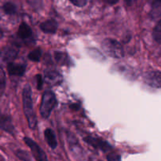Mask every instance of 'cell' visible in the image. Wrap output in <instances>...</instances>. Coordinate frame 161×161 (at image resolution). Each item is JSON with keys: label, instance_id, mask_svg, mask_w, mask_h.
I'll use <instances>...</instances> for the list:
<instances>
[{"label": "cell", "instance_id": "cell-28", "mask_svg": "<svg viewBox=\"0 0 161 161\" xmlns=\"http://www.w3.org/2000/svg\"><path fill=\"white\" fill-rule=\"evenodd\" d=\"M3 33L1 31H0V39H1L2 38H3Z\"/></svg>", "mask_w": 161, "mask_h": 161}, {"label": "cell", "instance_id": "cell-19", "mask_svg": "<svg viewBox=\"0 0 161 161\" xmlns=\"http://www.w3.org/2000/svg\"><path fill=\"white\" fill-rule=\"evenodd\" d=\"M16 155L18 157L20 160L23 161H31V157H30L29 154L24 150H17L16 152Z\"/></svg>", "mask_w": 161, "mask_h": 161}, {"label": "cell", "instance_id": "cell-6", "mask_svg": "<svg viewBox=\"0 0 161 161\" xmlns=\"http://www.w3.org/2000/svg\"><path fill=\"white\" fill-rule=\"evenodd\" d=\"M83 140H84L85 142L89 144L92 147L95 148V149H101L103 152H107V151L112 149V146L107 142L104 141V140L101 139V138H96V137L87 136L85 137Z\"/></svg>", "mask_w": 161, "mask_h": 161}, {"label": "cell", "instance_id": "cell-12", "mask_svg": "<svg viewBox=\"0 0 161 161\" xmlns=\"http://www.w3.org/2000/svg\"><path fill=\"white\" fill-rule=\"evenodd\" d=\"M44 135H45L46 141H47L49 146L53 149H56V147L58 146V141H57L56 135H55L54 132L50 128L46 129L45 132H44Z\"/></svg>", "mask_w": 161, "mask_h": 161}, {"label": "cell", "instance_id": "cell-23", "mask_svg": "<svg viewBox=\"0 0 161 161\" xmlns=\"http://www.w3.org/2000/svg\"><path fill=\"white\" fill-rule=\"evenodd\" d=\"M36 80H37V88L39 90H41L42 89V84H43V79H42V77L41 76V75H36Z\"/></svg>", "mask_w": 161, "mask_h": 161}, {"label": "cell", "instance_id": "cell-9", "mask_svg": "<svg viewBox=\"0 0 161 161\" xmlns=\"http://www.w3.org/2000/svg\"><path fill=\"white\" fill-rule=\"evenodd\" d=\"M0 129L9 134L14 133V127L12 119L9 116L0 114Z\"/></svg>", "mask_w": 161, "mask_h": 161}, {"label": "cell", "instance_id": "cell-15", "mask_svg": "<svg viewBox=\"0 0 161 161\" xmlns=\"http://www.w3.org/2000/svg\"><path fill=\"white\" fill-rule=\"evenodd\" d=\"M3 9L8 15H13V14H16V12H17V7H16V6L14 3H10V2H8V3H5L3 6Z\"/></svg>", "mask_w": 161, "mask_h": 161}, {"label": "cell", "instance_id": "cell-8", "mask_svg": "<svg viewBox=\"0 0 161 161\" xmlns=\"http://www.w3.org/2000/svg\"><path fill=\"white\" fill-rule=\"evenodd\" d=\"M44 80L47 84L55 86V85H58L61 83L62 76L57 71L47 70L44 73Z\"/></svg>", "mask_w": 161, "mask_h": 161}, {"label": "cell", "instance_id": "cell-2", "mask_svg": "<svg viewBox=\"0 0 161 161\" xmlns=\"http://www.w3.org/2000/svg\"><path fill=\"white\" fill-rule=\"evenodd\" d=\"M57 98L53 91H47L44 92L41 102L40 115L43 119H48L52 111L57 105Z\"/></svg>", "mask_w": 161, "mask_h": 161}, {"label": "cell", "instance_id": "cell-17", "mask_svg": "<svg viewBox=\"0 0 161 161\" xmlns=\"http://www.w3.org/2000/svg\"><path fill=\"white\" fill-rule=\"evenodd\" d=\"M41 56H42V51L40 50V49H35L34 50H32V51L29 53L28 59L32 61H35V62H37V61L40 60Z\"/></svg>", "mask_w": 161, "mask_h": 161}, {"label": "cell", "instance_id": "cell-7", "mask_svg": "<svg viewBox=\"0 0 161 161\" xmlns=\"http://www.w3.org/2000/svg\"><path fill=\"white\" fill-rule=\"evenodd\" d=\"M18 53V50L14 47H5L0 52V61L3 62H9L15 59Z\"/></svg>", "mask_w": 161, "mask_h": 161}, {"label": "cell", "instance_id": "cell-18", "mask_svg": "<svg viewBox=\"0 0 161 161\" xmlns=\"http://www.w3.org/2000/svg\"><path fill=\"white\" fill-rule=\"evenodd\" d=\"M30 6L36 10H40L42 8V0H27Z\"/></svg>", "mask_w": 161, "mask_h": 161}, {"label": "cell", "instance_id": "cell-25", "mask_svg": "<svg viewBox=\"0 0 161 161\" xmlns=\"http://www.w3.org/2000/svg\"><path fill=\"white\" fill-rule=\"evenodd\" d=\"M104 1H105L106 3H108V4L113 5V4H116V3H117L118 2H119V0H104Z\"/></svg>", "mask_w": 161, "mask_h": 161}, {"label": "cell", "instance_id": "cell-3", "mask_svg": "<svg viewBox=\"0 0 161 161\" xmlns=\"http://www.w3.org/2000/svg\"><path fill=\"white\" fill-rule=\"evenodd\" d=\"M102 48L108 56L114 58H122L124 56V50L122 45L113 39H105L102 42Z\"/></svg>", "mask_w": 161, "mask_h": 161}, {"label": "cell", "instance_id": "cell-26", "mask_svg": "<svg viewBox=\"0 0 161 161\" xmlns=\"http://www.w3.org/2000/svg\"><path fill=\"white\" fill-rule=\"evenodd\" d=\"M71 108H72V109L74 110H78L79 108H80V106H79L78 105H76V104H73V105H71Z\"/></svg>", "mask_w": 161, "mask_h": 161}, {"label": "cell", "instance_id": "cell-4", "mask_svg": "<svg viewBox=\"0 0 161 161\" xmlns=\"http://www.w3.org/2000/svg\"><path fill=\"white\" fill-rule=\"evenodd\" d=\"M24 141L26 143L27 146L30 148L32 156L36 161H48L45 152L41 149L40 146L36 142L33 141L30 138H28V137H25L24 138Z\"/></svg>", "mask_w": 161, "mask_h": 161}, {"label": "cell", "instance_id": "cell-21", "mask_svg": "<svg viewBox=\"0 0 161 161\" xmlns=\"http://www.w3.org/2000/svg\"><path fill=\"white\" fill-rule=\"evenodd\" d=\"M108 161H121L120 156L116 153H110L107 157Z\"/></svg>", "mask_w": 161, "mask_h": 161}, {"label": "cell", "instance_id": "cell-24", "mask_svg": "<svg viewBox=\"0 0 161 161\" xmlns=\"http://www.w3.org/2000/svg\"><path fill=\"white\" fill-rule=\"evenodd\" d=\"M150 3L153 8H157L161 6V0H150Z\"/></svg>", "mask_w": 161, "mask_h": 161}, {"label": "cell", "instance_id": "cell-27", "mask_svg": "<svg viewBox=\"0 0 161 161\" xmlns=\"http://www.w3.org/2000/svg\"><path fill=\"white\" fill-rule=\"evenodd\" d=\"M124 1L126 2V3H127V5H131L132 3L135 1V0H124Z\"/></svg>", "mask_w": 161, "mask_h": 161}, {"label": "cell", "instance_id": "cell-13", "mask_svg": "<svg viewBox=\"0 0 161 161\" xmlns=\"http://www.w3.org/2000/svg\"><path fill=\"white\" fill-rule=\"evenodd\" d=\"M31 29L26 23L23 22V23L20 24V25L19 26L18 31H17V36H19V38L20 39H28L30 36H31Z\"/></svg>", "mask_w": 161, "mask_h": 161}, {"label": "cell", "instance_id": "cell-10", "mask_svg": "<svg viewBox=\"0 0 161 161\" xmlns=\"http://www.w3.org/2000/svg\"><path fill=\"white\" fill-rule=\"evenodd\" d=\"M7 71L10 75L22 76L25 72V66L23 64L9 63L7 65Z\"/></svg>", "mask_w": 161, "mask_h": 161}, {"label": "cell", "instance_id": "cell-5", "mask_svg": "<svg viewBox=\"0 0 161 161\" xmlns=\"http://www.w3.org/2000/svg\"><path fill=\"white\" fill-rule=\"evenodd\" d=\"M144 81L153 88H161V72L150 71L145 74Z\"/></svg>", "mask_w": 161, "mask_h": 161}, {"label": "cell", "instance_id": "cell-22", "mask_svg": "<svg viewBox=\"0 0 161 161\" xmlns=\"http://www.w3.org/2000/svg\"><path fill=\"white\" fill-rule=\"evenodd\" d=\"M71 3L73 5H75V6H78V7H83L86 4V2L87 0H70Z\"/></svg>", "mask_w": 161, "mask_h": 161}, {"label": "cell", "instance_id": "cell-11", "mask_svg": "<svg viewBox=\"0 0 161 161\" xmlns=\"http://www.w3.org/2000/svg\"><path fill=\"white\" fill-rule=\"evenodd\" d=\"M40 28L43 32L47 34H53L58 29V23L54 20H48L40 25Z\"/></svg>", "mask_w": 161, "mask_h": 161}, {"label": "cell", "instance_id": "cell-1", "mask_svg": "<svg viewBox=\"0 0 161 161\" xmlns=\"http://www.w3.org/2000/svg\"><path fill=\"white\" fill-rule=\"evenodd\" d=\"M23 108L25 115L28 120L29 127L31 129L36 128L37 125V117L33 108V102L31 97V88L28 84L25 86L23 90Z\"/></svg>", "mask_w": 161, "mask_h": 161}, {"label": "cell", "instance_id": "cell-20", "mask_svg": "<svg viewBox=\"0 0 161 161\" xmlns=\"http://www.w3.org/2000/svg\"><path fill=\"white\" fill-rule=\"evenodd\" d=\"M6 85V75L4 71L0 69V90L3 89Z\"/></svg>", "mask_w": 161, "mask_h": 161}, {"label": "cell", "instance_id": "cell-16", "mask_svg": "<svg viewBox=\"0 0 161 161\" xmlns=\"http://www.w3.org/2000/svg\"><path fill=\"white\" fill-rule=\"evenodd\" d=\"M153 39L158 43H161V20L157 23L153 32Z\"/></svg>", "mask_w": 161, "mask_h": 161}, {"label": "cell", "instance_id": "cell-14", "mask_svg": "<svg viewBox=\"0 0 161 161\" xmlns=\"http://www.w3.org/2000/svg\"><path fill=\"white\" fill-rule=\"evenodd\" d=\"M54 58L57 62L61 65H69L71 61L69 55L64 52L57 51L54 53Z\"/></svg>", "mask_w": 161, "mask_h": 161}]
</instances>
